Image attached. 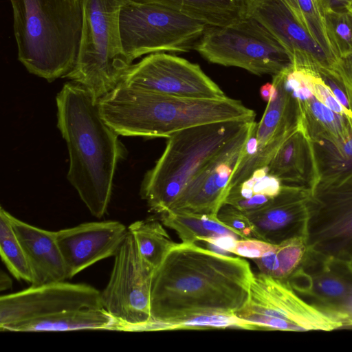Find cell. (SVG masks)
I'll return each mask as SVG.
<instances>
[{
  "label": "cell",
  "mask_w": 352,
  "mask_h": 352,
  "mask_svg": "<svg viewBox=\"0 0 352 352\" xmlns=\"http://www.w3.org/2000/svg\"><path fill=\"white\" fill-rule=\"evenodd\" d=\"M260 94L263 100L269 102L274 100L278 94L276 87L272 83L267 82L260 89Z\"/></svg>",
  "instance_id": "cell-38"
},
{
  "label": "cell",
  "mask_w": 352,
  "mask_h": 352,
  "mask_svg": "<svg viewBox=\"0 0 352 352\" xmlns=\"http://www.w3.org/2000/svg\"><path fill=\"white\" fill-rule=\"evenodd\" d=\"M296 100L299 124L310 141H341L350 134L352 126L348 119L328 108L314 95L305 100Z\"/></svg>",
  "instance_id": "cell-24"
},
{
  "label": "cell",
  "mask_w": 352,
  "mask_h": 352,
  "mask_svg": "<svg viewBox=\"0 0 352 352\" xmlns=\"http://www.w3.org/2000/svg\"><path fill=\"white\" fill-rule=\"evenodd\" d=\"M129 0H82V28L77 60L66 78L99 100L115 89L132 65L122 45L120 15Z\"/></svg>",
  "instance_id": "cell-7"
},
{
  "label": "cell",
  "mask_w": 352,
  "mask_h": 352,
  "mask_svg": "<svg viewBox=\"0 0 352 352\" xmlns=\"http://www.w3.org/2000/svg\"><path fill=\"white\" fill-rule=\"evenodd\" d=\"M254 122L255 120L249 122L206 164L188 184L168 210L217 217L230 190L232 177L242 158Z\"/></svg>",
  "instance_id": "cell-14"
},
{
  "label": "cell",
  "mask_w": 352,
  "mask_h": 352,
  "mask_svg": "<svg viewBox=\"0 0 352 352\" xmlns=\"http://www.w3.org/2000/svg\"><path fill=\"white\" fill-rule=\"evenodd\" d=\"M120 82L177 97L217 99L226 96L199 65L166 52L148 54L132 64Z\"/></svg>",
  "instance_id": "cell-12"
},
{
  "label": "cell",
  "mask_w": 352,
  "mask_h": 352,
  "mask_svg": "<svg viewBox=\"0 0 352 352\" xmlns=\"http://www.w3.org/2000/svg\"><path fill=\"white\" fill-rule=\"evenodd\" d=\"M236 238L238 237L232 235H225L206 238L201 241L209 243L211 247L221 250L223 252H230L237 241Z\"/></svg>",
  "instance_id": "cell-36"
},
{
  "label": "cell",
  "mask_w": 352,
  "mask_h": 352,
  "mask_svg": "<svg viewBox=\"0 0 352 352\" xmlns=\"http://www.w3.org/2000/svg\"><path fill=\"white\" fill-rule=\"evenodd\" d=\"M296 21L331 56H336L329 37L324 10L319 0H281Z\"/></svg>",
  "instance_id": "cell-29"
},
{
  "label": "cell",
  "mask_w": 352,
  "mask_h": 352,
  "mask_svg": "<svg viewBox=\"0 0 352 352\" xmlns=\"http://www.w3.org/2000/svg\"><path fill=\"white\" fill-rule=\"evenodd\" d=\"M143 258L155 269L176 244L157 220L150 219L133 222L128 227Z\"/></svg>",
  "instance_id": "cell-27"
},
{
  "label": "cell",
  "mask_w": 352,
  "mask_h": 352,
  "mask_svg": "<svg viewBox=\"0 0 352 352\" xmlns=\"http://www.w3.org/2000/svg\"><path fill=\"white\" fill-rule=\"evenodd\" d=\"M12 284L11 278L1 270L0 273V291L3 292L11 288Z\"/></svg>",
  "instance_id": "cell-39"
},
{
  "label": "cell",
  "mask_w": 352,
  "mask_h": 352,
  "mask_svg": "<svg viewBox=\"0 0 352 352\" xmlns=\"http://www.w3.org/2000/svg\"><path fill=\"white\" fill-rule=\"evenodd\" d=\"M254 119L211 122L172 133L141 187L150 210L162 214L170 208L188 184L220 150Z\"/></svg>",
  "instance_id": "cell-6"
},
{
  "label": "cell",
  "mask_w": 352,
  "mask_h": 352,
  "mask_svg": "<svg viewBox=\"0 0 352 352\" xmlns=\"http://www.w3.org/2000/svg\"><path fill=\"white\" fill-rule=\"evenodd\" d=\"M287 280L303 299L336 318L349 288L348 281L331 267L329 258L308 249Z\"/></svg>",
  "instance_id": "cell-19"
},
{
  "label": "cell",
  "mask_w": 352,
  "mask_h": 352,
  "mask_svg": "<svg viewBox=\"0 0 352 352\" xmlns=\"http://www.w3.org/2000/svg\"><path fill=\"white\" fill-rule=\"evenodd\" d=\"M311 199L310 189L283 184L279 194L267 204L244 212L253 226L254 237L278 244L306 236Z\"/></svg>",
  "instance_id": "cell-18"
},
{
  "label": "cell",
  "mask_w": 352,
  "mask_h": 352,
  "mask_svg": "<svg viewBox=\"0 0 352 352\" xmlns=\"http://www.w3.org/2000/svg\"><path fill=\"white\" fill-rule=\"evenodd\" d=\"M129 232L117 221L87 222L56 231L67 279L102 259L114 256Z\"/></svg>",
  "instance_id": "cell-17"
},
{
  "label": "cell",
  "mask_w": 352,
  "mask_h": 352,
  "mask_svg": "<svg viewBox=\"0 0 352 352\" xmlns=\"http://www.w3.org/2000/svg\"><path fill=\"white\" fill-rule=\"evenodd\" d=\"M303 80L313 95L334 112L346 117L352 126V113L346 110L337 100L330 88L320 76L311 70L302 69Z\"/></svg>",
  "instance_id": "cell-32"
},
{
  "label": "cell",
  "mask_w": 352,
  "mask_h": 352,
  "mask_svg": "<svg viewBox=\"0 0 352 352\" xmlns=\"http://www.w3.org/2000/svg\"><path fill=\"white\" fill-rule=\"evenodd\" d=\"M218 219L233 229L242 239L254 237L253 226L247 215L236 207L224 204L217 213Z\"/></svg>",
  "instance_id": "cell-33"
},
{
  "label": "cell",
  "mask_w": 352,
  "mask_h": 352,
  "mask_svg": "<svg viewBox=\"0 0 352 352\" xmlns=\"http://www.w3.org/2000/svg\"><path fill=\"white\" fill-rule=\"evenodd\" d=\"M162 6L204 23L225 26L247 16L248 0H129Z\"/></svg>",
  "instance_id": "cell-23"
},
{
  "label": "cell",
  "mask_w": 352,
  "mask_h": 352,
  "mask_svg": "<svg viewBox=\"0 0 352 352\" xmlns=\"http://www.w3.org/2000/svg\"><path fill=\"white\" fill-rule=\"evenodd\" d=\"M226 328H239L246 330L258 329L254 323L244 320L234 314H203L175 322L162 323L152 322L150 325V331Z\"/></svg>",
  "instance_id": "cell-30"
},
{
  "label": "cell",
  "mask_w": 352,
  "mask_h": 352,
  "mask_svg": "<svg viewBox=\"0 0 352 352\" xmlns=\"http://www.w3.org/2000/svg\"><path fill=\"white\" fill-rule=\"evenodd\" d=\"M337 72L352 99V56L340 60Z\"/></svg>",
  "instance_id": "cell-35"
},
{
  "label": "cell",
  "mask_w": 352,
  "mask_h": 352,
  "mask_svg": "<svg viewBox=\"0 0 352 352\" xmlns=\"http://www.w3.org/2000/svg\"><path fill=\"white\" fill-rule=\"evenodd\" d=\"M154 270L141 256L129 231L114 256L109 282L100 292L102 307L117 322V331H144L151 321V285Z\"/></svg>",
  "instance_id": "cell-11"
},
{
  "label": "cell",
  "mask_w": 352,
  "mask_h": 352,
  "mask_svg": "<svg viewBox=\"0 0 352 352\" xmlns=\"http://www.w3.org/2000/svg\"><path fill=\"white\" fill-rule=\"evenodd\" d=\"M267 166L269 173L278 177L283 184L302 186L311 191L316 179L314 153L311 142L300 124Z\"/></svg>",
  "instance_id": "cell-21"
},
{
  "label": "cell",
  "mask_w": 352,
  "mask_h": 352,
  "mask_svg": "<svg viewBox=\"0 0 352 352\" xmlns=\"http://www.w3.org/2000/svg\"><path fill=\"white\" fill-rule=\"evenodd\" d=\"M349 7L352 8V3H351V6Z\"/></svg>",
  "instance_id": "cell-40"
},
{
  "label": "cell",
  "mask_w": 352,
  "mask_h": 352,
  "mask_svg": "<svg viewBox=\"0 0 352 352\" xmlns=\"http://www.w3.org/2000/svg\"><path fill=\"white\" fill-rule=\"evenodd\" d=\"M247 5V16L256 19L275 37L292 65L317 74H337L340 60L321 47L281 0H248Z\"/></svg>",
  "instance_id": "cell-15"
},
{
  "label": "cell",
  "mask_w": 352,
  "mask_h": 352,
  "mask_svg": "<svg viewBox=\"0 0 352 352\" xmlns=\"http://www.w3.org/2000/svg\"><path fill=\"white\" fill-rule=\"evenodd\" d=\"M18 59L31 74L54 80L75 66L82 28V0H10Z\"/></svg>",
  "instance_id": "cell-4"
},
{
  "label": "cell",
  "mask_w": 352,
  "mask_h": 352,
  "mask_svg": "<svg viewBox=\"0 0 352 352\" xmlns=\"http://www.w3.org/2000/svg\"><path fill=\"white\" fill-rule=\"evenodd\" d=\"M10 213L0 210V255L10 273L17 280L32 283L33 276L25 251L12 226Z\"/></svg>",
  "instance_id": "cell-28"
},
{
  "label": "cell",
  "mask_w": 352,
  "mask_h": 352,
  "mask_svg": "<svg viewBox=\"0 0 352 352\" xmlns=\"http://www.w3.org/2000/svg\"><path fill=\"white\" fill-rule=\"evenodd\" d=\"M278 94L267 102L261 121L257 123L256 153L239 164L230 182L233 187L248 179L257 168L267 166L284 142L298 128V107L294 98L285 88L279 74L272 76Z\"/></svg>",
  "instance_id": "cell-16"
},
{
  "label": "cell",
  "mask_w": 352,
  "mask_h": 352,
  "mask_svg": "<svg viewBox=\"0 0 352 352\" xmlns=\"http://www.w3.org/2000/svg\"><path fill=\"white\" fill-rule=\"evenodd\" d=\"M236 315L262 330L331 331L343 326L300 296L287 279L261 272L253 275L248 302Z\"/></svg>",
  "instance_id": "cell-10"
},
{
  "label": "cell",
  "mask_w": 352,
  "mask_h": 352,
  "mask_svg": "<svg viewBox=\"0 0 352 352\" xmlns=\"http://www.w3.org/2000/svg\"><path fill=\"white\" fill-rule=\"evenodd\" d=\"M58 127L69 155L67 179L90 213L101 218L111 199L118 162L126 149L102 118L97 100L75 82L56 96Z\"/></svg>",
  "instance_id": "cell-2"
},
{
  "label": "cell",
  "mask_w": 352,
  "mask_h": 352,
  "mask_svg": "<svg viewBox=\"0 0 352 352\" xmlns=\"http://www.w3.org/2000/svg\"><path fill=\"white\" fill-rule=\"evenodd\" d=\"M161 220L164 225L175 230L184 243H195L212 236L232 235L240 237L217 217L186 211L168 210L161 214Z\"/></svg>",
  "instance_id": "cell-25"
},
{
  "label": "cell",
  "mask_w": 352,
  "mask_h": 352,
  "mask_svg": "<svg viewBox=\"0 0 352 352\" xmlns=\"http://www.w3.org/2000/svg\"><path fill=\"white\" fill-rule=\"evenodd\" d=\"M276 247V244L270 243L256 238H249L237 240L230 252L239 256L253 259L268 254Z\"/></svg>",
  "instance_id": "cell-34"
},
{
  "label": "cell",
  "mask_w": 352,
  "mask_h": 352,
  "mask_svg": "<svg viewBox=\"0 0 352 352\" xmlns=\"http://www.w3.org/2000/svg\"><path fill=\"white\" fill-rule=\"evenodd\" d=\"M101 116L118 135L168 138L194 126L240 119H255L241 101L188 98L161 94L120 82L98 101Z\"/></svg>",
  "instance_id": "cell-3"
},
{
  "label": "cell",
  "mask_w": 352,
  "mask_h": 352,
  "mask_svg": "<svg viewBox=\"0 0 352 352\" xmlns=\"http://www.w3.org/2000/svg\"><path fill=\"white\" fill-rule=\"evenodd\" d=\"M253 275L245 259L195 243H176L153 273L151 321L162 323L203 314H236L248 302Z\"/></svg>",
  "instance_id": "cell-1"
},
{
  "label": "cell",
  "mask_w": 352,
  "mask_h": 352,
  "mask_svg": "<svg viewBox=\"0 0 352 352\" xmlns=\"http://www.w3.org/2000/svg\"><path fill=\"white\" fill-rule=\"evenodd\" d=\"M324 12L329 10H338L348 8L352 0H319Z\"/></svg>",
  "instance_id": "cell-37"
},
{
  "label": "cell",
  "mask_w": 352,
  "mask_h": 352,
  "mask_svg": "<svg viewBox=\"0 0 352 352\" xmlns=\"http://www.w3.org/2000/svg\"><path fill=\"white\" fill-rule=\"evenodd\" d=\"M307 252L306 236H300L276 244L268 254L252 260L261 273L285 280L300 265Z\"/></svg>",
  "instance_id": "cell-26"
},
{
  "label": "cell",
  "mask_w": 352,
  "mask_h": 352,
  "mask_svg": "<svg viewBox=\"0 0 352 352\" xmlns=\"http://www.w3.org/2000/svg\"><path fill=\"white\" fill-rule=\"evenodd\" d=\"M14 232L25 251L36 286L67 279L65 263L56 231L43 230L23 222L11 214Z\"/></svg>",
  "instance_id": "cell-20"
},
{
  "label": "cell",
  "mask_w": 352,
  "mask_h": 352,
  "mask_svg": "<svg viewBox=\"0 0 352 352\" xmlns=\"http://www.w3.org/2000/svg\"><path fill=\"white\" fill-rule=\"evenodd\" d=\"M327 29L338 59L352 56V8L324 12Z\"/></svg>",
  "instance_id": "cell-31"
},
{
  "label": "cell",
  "mask_w": 352,
  "mask_h": 352,
  "mask_svg": "<svg viewBox=\"0 0 352 352\" xmlns=\"http://www.w3.org/2000/svg\"><path fill=\"white\" fill-rule=\"evenodd\" d=\"M208 26L162 6L130 1L120 15L122 49L131 63L153 53L190 52Z\"/></svg>",
  "instance_id": "cell-9"
},
{
  "label": "cell",
  "mask_w": 352,
  "mask_h": 352,
  "mask_svg": "<svg viewBox=\"0 0 352 352\" xmlns=\"http://www.w3.org/2000/svg\"><path fill=\"white\" fill-rule=\"evenodd\" d=\"M316 179L311 192L318 188L352 184V130L341 141H311Z\"/></svg>",
  "instance_id": "cell-22"
},
{
  "label": "cell",
  "mask_w": 352,
  "mask_h": 352,
  "mask_svg": "<svg viewBox=\"0 0 352 352\" xmlns=\"http://www.w3.org/2000/svg\"><path fill=\"white\" fill-rule=\"evenodd\" d=\"M307 225L309 251L352 262V184L318 188Z\"/></svg>",
  "instance_id": "cell-13"
},
{
  "label": "cell",
  "mask_w": 352,
  "mask_h": 352,
  "mask_svg": "<svg viewBox=\"0 0 352 352\" xmlns=\"http://www.w3.org/2000/svg\"><path fill=\"white\" fill-rule=\"evenodd\" d=\"M208 62L274 76L292 65L275 37L251 16L225 26H208L195 46Z\"/></svg>",
  "instance_id": "cell-8"
},
{
  "label": "cell",
  "mask_w": 352,
  "mask_h": 352,
  "mask_svg": "<svg viewBox=\"0 0 352 352\" xmlns=\"http://www.w3.org/2000/svg\"><path fill=\"white\" fill-rule=\"evenodd\" d=\"M103 308L100 292L66 281L33 286L0 296V330L14 332L95 330Z\"/></svg>",
  "instance_id": "cell-5"
}]
</instances>
